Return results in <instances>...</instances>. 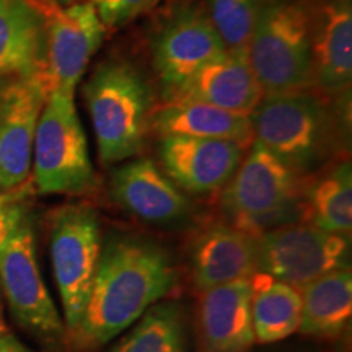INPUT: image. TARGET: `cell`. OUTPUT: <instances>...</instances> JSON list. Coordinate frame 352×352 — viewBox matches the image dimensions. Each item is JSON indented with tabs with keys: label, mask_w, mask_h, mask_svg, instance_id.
Returning a JSON list of instances; mask_svg holds the SVG:
<instances>
[{
	"label": "cell",
	"mask_w": 352,
	"mask_h": 352,
	"mask_svg": "<svg viewBox=\"0 0 352 352\" xmlns=\"http://www.w3.org/2000/svg\"><path fill=\"white\" fill-rule=\"evenodd\" d=\"M176 283L178 267L164 245L138 233L109 232L101 240L80 327L70 340L80 349L108 344L168 296Z\"/></svg>",
	"instance_id": "6da1fadb"
},
{
	"label": "cell",
	"mask_w": 352,
	"mask_h": 352,
	"mask_svg": "<svg viewBox=\"0 0 352 352\" xmlns=\"http://www.w3.org/2000/svg\"><path fill=\"white\" fill-rule=\"evenodd\" d=\"M101 164L114 165L142 152L153 113L152 90L134 65L104 60L85 90Z\"/></svg>",
	"instance_id": "7a4b0ae2"
},
{
	"label": "cell",
	"mask_w": 352,
	"mask_h": 352,
	"mask_svg": "<svg viewBox=\"0 0 352 352\" xmlns=\"http://www.w3.org/2000/svg\"><path fill=\"white\" fill-rule=\"evenodd\" d=\"M329 101L318 91L264 95L250 114L254 140L302 176L321 168L338 147Z\"/></svg>",
	"instance_id": "3957f363"
},
{
	"label": "cell",
	"mask_w": 352,
	"mask_h": 352,
	"mask_svg": "<svg viewBox=\"0 0 352 352\" xmlns=\"http://www.w3.org/2000/svg\"><path fill=\"white\" fill-rule=\"evenodd\" d=\"M235 175L226 184L222 209L230 226L258 236L303 220L307 176L253 140Z\"/></svg>",
	"instance_id": "277c9868"
},
{
	"label": "cell",
	"mask_w": 352,
	"mask_h": 352,
	"mask_svg": "<svg viewBox=\"0 0 352 352\" xmlns=\"http://www.w3.org/2000/svg\"><path fill=\"white\" fill-rule=\"evenodd\" d=\"M311 3L307 0H263L248 63L264 95L314 90Z\"/></svg>",
	"instance_id": "5b68a950"
},
{
	"label": "cell",
	"mask_w": 352,
	"mask_h": 352,
	"mask_svg": "<svg viewBox=\"0 0 352 352\" xmlns=\"http://www.w3.org/2000/svg\"><path fill=\"white\" fill-rule=\"evenodd\" d=\"M32 166L39 195H83L96 186L74 95L47 96L34 132Z\"/></svg>",
	"instance_id": "8992f818"
},
{
	"label": "cell",
	"mask_w": 352,
	"mask_h": 352,
	"mask_svg": "<svg viewBox=\"0 0 352 352\" xmlns=\"http://www.w3.org/2000/svg\"><path fill=\"white\" fill-rule=\"evenodd\" d=\"M100 252V219L94 208L85 204L64 206L51 215V264L63 303L67 340L80 327Z\"/></svg>",
	"instance_id": "52a82bcc"
},
{
	"label": "cell",
	"mask_w": 352,
	"mask_h": 352,
	"mask_svg": "<svg viewBox=\"0 0 352 352\" xmlns=\"http://www.w3.org/2000/svg\"><path fill=\"white\" fill-rule=\"evenodd\" d=\"M0 289L13 320L25 331L47 349H64L67 331L39 271L32 214L21 220L0 253Z\"/></svg>",
	"instance_id": "ba28073f"
},
{
	"label": "cell",
	"mask_w": 352,
	"mask_h": 352,
	"mask_svg": "<svg viewBox=\"0 0 352 352\" xmlns=\"http://www.w3.org/2000/svg\"><path fill=\"white\" fill-rule=\"evenodd\" d=\"M258 272L302 289L329 272L349 270V236L311 223H290L256 236Z\"/></svg>",
	"instance_id": "9c48e42d"
},
{
	"label": "cell",
	"mask_w": 352,
	"mask_h": 352,
	"mask_svg": "<svg viewBox=\"0 0 352 352\" xmlns=\"http://www.w3.org/2000/svg\"><path fill=\"white\" fill-rule=\"evenodd\" d=\"M44 16V46L36 76L47 95H74L77 83L104 36L94 3L80 2L65 7L39 8Z\"/></svg>",
	"instance_id": "30bf717a"
},
{
	"label": "cell",
	"mask_w": 352,
	"mask_h": 352,
	"mask_svg": "<svg viewBox=\"0 0 352 352\" xmlns=\"http://www.w3.org/2000/svg\"><path fill=\"white\" fill-rule=\"evenodd\" d=\"M226 51V44L204 8H178L158 30L152 44L153 70L166 100L173 98L202 65Z\"/></svg>",
	"instance_id": "8fae6325"
},
{
	"label": "cell",
	"mask_w": 352,
	"mask_h": 352,
	"mask_svg": "<svg viewBox=\"0 0 352 352\" xmlns=\"http://www.w3.org/2000/svg\"><path fill=\"white\" fill-rule=\"evenodd\" d=\"M47 96L36 74L0 83V191L28 183L34 132Z\"/></svg>",
	"instance_id": "7c38bea8"
},
{
	"label": "cell",
	"mask_w": 352,
	"mask_h": 352,
	"mask_svg": "<svg viewBox=\"0 0 352 352\" xmlns=\"http://www.w3.org/2000/svg\"><path fill=\"white\" fill-rule=\"evenodd\" d=\"M245 151L230 140L188 135H164L158 140V160L164 173L182 191L199 196L226 188Z\"/></svg>",
	"instance_id": "4fadbf2b"
},
{
	"label": "cell",
	"mask_w": 352,
	"mask_h": 352,
	"mask_svg": "<svg viewBox=\"0 0 352 352\" xmlns=\"http://www.w3.org/2000/svg\"><path fill=\"white\" fill-rule=\"evenodd\" d=\"M113 199L144 222L179 227L195 214V204L151 158L127 162L109 179Z\"/></svg>",
	"instance_id": "5bb4252c"
},
{
	"label": "cell",
	"mask_w": 352,
	"mask_h": 352,
	"mask_svg": "<svg viewBox=\"0 0 352 352\" xmlns=\"http://www.w3.org/2000/svg\"><path fill=\"white\" fill-rule=\"evenodd\" d=\"M311 67L314 88L333 101L351 90L352 7L351 0L311 3Z\"/></svg>",
	"instance_id": "9a60e30c"
},
{
	"label": "cell",
	"mask_w": 352,
	"mask_h": 352,
	"mask_svg": "<svg viewBox=\"0 0 352 352\" xmlns=\"http://www.w3.org/2000/svg\"><path fill=\"white\" fill-rule=\"evenodd\" d=\"M263 96L248 56L226 51L202 65L168 101H195L250 116Z\"/></svg>",
	"instance_id": "2e32d148"
},
{
	"label": "cell",
	"mask_w": 352,
	"mask_h": 352,
	"mask_svg": "<svg viewBox=\"0 0 352 352\" xmlns=\"http://www.w3.org/2000/svg\"><path fill=\"white\" fill-rule=\"evenodd\" d=\"M197 329L202 352L248 351L254 342L250 279H236L202 292Z\"/></svg>",
	"instance_id": "e0dca14e"
},
{
	"label": "cell",
	"mask_w": 352,
	"mask_h": 352,
	"mask_svg": "<svg viewBox=\"0 0 352 352\" xmlns=\"http://www.w3.org/2000/svg\"><path fill=\"white\" fill-rule=\"evenodd\" d=\"M256 272V236L230 223L209 227L192 245L191 279L199 294Z\"/></svg>",
	"instance_id": "ac0fdd59"
},
{
	"label": "cell",
	"mask_w": 352,
	"mask_h": 352,
	"mask_svg": "<svg viewBox=\"0 0 352 352\" xmlns=\"http://www.w3.org/2000/svg\"><path fill=\"white\" fill-rule=\"evenodd\" d=\"M151 129L164 135H188L199 139L230 140L248 148L254 134L250 116L228 113L223 109L195 101H168L153 109Z\"/></svg>",
	"instance_id": "d6986e66"
},
{
	"label": "cell",
	"mask_w": 352,
	"mask_h": 352,
	"mask_svg": "<svg viewBox=\"0 0 352 352\" xmlns=\"http://www.w3.org/2000/svg\"><path fill=\"white\" fill-rule=\"evenodd\" d=\"M44 16L32 0H0V77L38 74Z\"/></svg>",
	"instance_id": "ffe728a7"
},
{
	"label": "cell",
	"mask_w": 352,
	"mask_h": 352,
	"mask_svg": "<svg viewBox=\"0 0 352 352\" xmlns=\"http://www.w3.org/2000/svg\"><path fill=\"white\" fill-rule=\"evenodd\" d=\"M298 331L316 338H334L344 331L352 314V274L329 272L303 285Z\"/></svg>",
	"instance_id": "44dd1931"
},
{
	"label": "cell",
	"mask_w": 352,
	"mask_h": 352,
	"mask_svg": "<svg viewBox=\"0 0 352 352\" xmlns=\"http://www.w3.org/2000/svg\"><path fill=\"white\" fill-rule=\"evenodd\" d=\"M250 284L254 340L271 344L298 331L302 318L300 290L263 272L250 277Z\"/></svg>",
	"instance_id": "7402d4cb"
},
{
	"label": "cell",
	"mask_w": 352,
	"mask_h": 352,
	"mask_svg": "<svg viewBox=\"0 0 352 352\" xmlns=\"http://www.w3.org/2000/svg\"><path fill=\"white\" fill-rule=\"evenodd\" d=\"M303 220L321 230L351 235L352 228V171L351 162L342 160L308 184L303 196Z\"/></svg>",
	"instance_id": "603a6c76"
},
{
	"label": "cell",
	"mask_w": 352,
	"mask_h": 352,
	"mask_svg": "<svg viewBox=\"0 0 352 352\" xmlns=\"http://www.w3.org/2000/svg\"><path fill=\"white\" fill-rule=\"evenodd\" d=\"M108 352H186V320L176 302H162L148 308Z\"/></svg>",
	"instance_id": "cb8c5ba5"
},
{
	"label": "cell",
	"mask_w": 352,
	"mask_h": 352,
	"mask_svg": "<svg viewBox=\"0 0 352 352\" xmlns=\"http://www.w3.org/2000/svg\"><path fill=\"white\" fill-rule=\"evenodd\" d=\"M204 3L226 50L246 54L263 0H204Z\"/></svg>",
	"instance_id": "d4e9b609"
},
{
	"label": "cell",
	"mask_w": 352,
	"mask_h": 352,
	"mask_svg": "<svg viewBox=\"0 0 352 352\" xmlns=\"http://www.w3.org/2000/svg\"><path fill=\"white\" fill-rule=\"evenodd\" d=\"M162 0H91L104 28H121L144 15Z\"/></svg>",
	"instance_id": "484cf974"
},
{
	"label": "cell",
	"mask_w": 352,
	"mask_h": 352,
	"mask_svg": "<svg viewBox=\"0 0 352 352\" xmlns=\"http://www.w3.org/2000/svg\"><path fill=\"white\" fill-rule=\"evenodd\" d=\"M23 186L12 191H0V253L19 223L30 214V209L23 202Z\"/></svg>",
	"instance_id": "4316f807"
},
{
	"label": "cell",
	"mask_w": 352,
	"mask_h": 352,
	"mask_svg": "<svg viewBox=\"0 0 352 352\" xmlns=\"http://www.w3.org/2000/svg\"><path fill=\"white\" fill-rule=\"evenodd\" d=\"M0 352H34L25 342L8 329L6 324H0Z\"/></svg>",
	"instance_id": "83f0119b"
},
{
	"label": "cell",
	"mask_w": 352,
	"mask_h": 352,
	"mask_svg": "<svg viewBox=\"0 0 352 352\" xmlns=\"http://www.w3.org/2000/svg\"><path fill=\"white\" fill-rule=\"evenodd\" d=\"M32 2L38 8H47V7H65L74 3V0H32Z\"/></svg>",
	"instance_id": "f1b7e54d"
},
{
	"label": "cell",
	"mask_w": 352,
	"mask_h": 352,
	"mask_svg": "<svg viewBox=\"0 0 352 352\" xmlns=\"http://www.w3.org/2000/svg\"><path fill=\"white\" fill-rule=\"evenodd\" d=\"M0 324H6L3 323V315H2V298H0Z\"/></svg>",
	"instance_id": "f546056e"
}]
</instances>
